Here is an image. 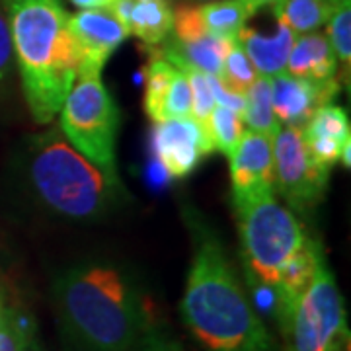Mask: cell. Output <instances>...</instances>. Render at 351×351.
Wrapping results in <instances>:
<instances>
[{"mask_svg": "<svg viewBox=\"0 0 351 351\" xmlns=\"http://www.w3.org/2000/svg\"><path fill=\"white\" fill-rule=\"evenodd\" d=\"M121 113L101 75H80L64 98L59 125L66 141L84 158L108 174L117 176L115 138Z\"/></svg>", "mask_w": 351, "mask_h": 351, "instance_id": "8992f818", "label": "cell"}, {"mask_svg": "<svg viewBox=\"0 0 351 351\" xmlns=\"http://www.w3.org/2000/svg\"><path fill=\"white\" fill-rule=\"evenodd\" d=\"M232 199H244L262 191L276 189L274 145L271 137L260 133H242L237 149L230 152Z\"/></svg>", "mask_w": 351, "mask_h": 351, "instance_id": "7c38bea8", "label": "cell"}, {"mask_svg": "<svg viewBox=\"0 0 351 351\" xmlns=\"http://www.w3.org/2000/svg\"><path fill=\"white\" fill-rule=\"evenodd\" d=\"M172 24V10L164 0L135 2L129 18V34L147 43V47H156L170 36Z\"/></svg>", "mask_w": 351, "mask_h": 351, "instance_id": "ac0fdd59", "label": "cell"}, {"mask_svg": "<svg viewBox=\"0 0 351 351\" xmlns=\"http://www.w3.org/2000/svg\"><path fill=\"white\" fill-rule=\"evenodd\" d=\"M221 78H223L226 88H230V90H234L239 94H246V90L258 78V73H256L254 64H252L246 51L242 49V45H240L239 41H234L230 45L228 53H226Z\"/></svg>", "mask_w": 351, "mask_h": 351, "instance_id": "d4e9b609", "label": "cell"}, {"mask_svg": "<svg viewBox=\"0 0 351 351\" xmlns=\"http://www.w3.org/2000/svg\"><path fill=\"white\" fill-rule=\"evenodd\" d=\"M8 27L32 117L51 123L78 78L80 53L63 0H6Z\"/></svg>", "mask_w": 351, "mask_h": 351, "instance_id": "3957f363", "label": "cell"}, {"mask_svg": "<svg viewBox=\"0 0 351 351\" xmlns=\"http://www.w3.org/2000/svg\"><path fill=\"white\" fill-rule=\"evenodd\" d=\"M293 41L295 34L283 24L277 25L274 36H262L258 29L246 25L239 34V43L246 51L256 73L265 78H274L276 75L285 73Z\"/></svg>", "mask_w": 351, "mask_h": 351, "instance_id": "2e32d148", "label": "cell"}, {"mask_svg": "<svg viewBox=\"0 0 351 351\" xmlns=\"http://www.w3.org/2000/svg\"><path fill=\"white\" fill-rule=\"evenodd\" d=\"M141 346H143V351H184L180 343L162 338L158 334H147L141 341Z\"/></svg>", "mask_w": 351, "mask_h": 351, "instance_id": "1f68e13d", "label": "cell"}, {"mask_svg": "<svg viewBox=\"0 0 351 351\" xmlns=\"http://www.w3.org/2000/svg\"><path fill=\"white\" fill-rule=\"evenodd\" d=\"M207 80H209V88H211V94H213L215 104L223 106L226 110H232L234 113L242 115L244 112V94H239L230 88H226V84L223 82V78L217 75H207Z\"/></svg>", "mask_w": 351, "mask_h": 351, "instance_id": "f546056e", "label": "cell"}, {"mask_svg": "<svg viewBox=\"0 0 351 351\" xmlns=\"http://www.w3.org/2000/svg\"><path fill=\"white\" fill-rule=\"evenodd\" d=\"M151 53V61L145 66V113L151 117L154 123L164 121V106H166V98L174 80L176 69L174 64L168 63L160 55V51L147 47Z\"/></svg>", "mask_w": 351, "mask_h": 351, "instance_id": "d6986e66", "label": "cell"}, {"mask_svg": "<svg viewBox=\"0 0 351 351\" xmlns=\"http://www.w3.org/2000/svg\"><path fill=\"white\" fill-rule=\"evenodd\" d=\"M244 112H242V121L250 127V131L274 137L279 131V121L276 119L274 106H271V80L260 76L254 80L246 94H244Z\"/></svg>", "mask_w": 351, "mask_h": 351, "instance_id": "ffe728a7", "label": "cell"}, {"mask_svg": "<svg viewBox=\"0 0 351 351\" xmlns=\"http://www.w3.org/2000/svg\"><path fill=\"white\" fill-rule=\"evenodd\" d=\"M69 27L80 53V75H101L104 64L129 36L112 10H82L69 18Z\"/></svg>", "mask_w": 351, "mask_h": 351, "instance_id": "8fae6325", "label": "cell"}, {"mask_svg": "<svg viewBox=\"0 0 351 351\" xmlns=\"http://www.w3.org/2000/svg\"><path fill=\"white\" fill-rule=\"evenodd\" d=\"M174 24H172V32L174 38L180 41H191V39L203 38L205 34H209L205 29L203 18H201V8L193 6V4H182L172 12Z\"/></svg>", "mask_w": 351, "mask_h": 351, "instance_id": "83f0119b", "label": "cell"}, {"mask_svg": "<svg viewBox=\"0 0 351 351\" xmlns=\"http://www.w3.org/2000/svg\"><path fill=\"white\" fill-rule=\"evenodd\" d=\"M324 263L326 260H324V252L320 248V244L311 237H306L301 248L283 265L277 279L276 291H274V313L281 324L287 320L293 304L301 297L302 291L311 285L316 271Z\"/></svg>", "mask_w": 351, "mask_h": 351, "instance_id": "5bb4252c", "label": "cell"}, {"mask_svg": "<svg viewBox=\"0 0 351 351\" xmlns=\"http://www.w3.org/2000/svg\"><path fill=\"white\" fill-rule=\"evenodd\" d=\"M276 186L295 211L308 213L324 197L330 168H324L308 154L301 129L279 127L271 137Z\"/></svg>", "mask_w": 351, "mask_h": 351, "instance_id": "ba28073f", "label": "cell"}, {"mask_svg": "<svg viewBox=\"0 0 351 351\" xmlns=\"http://www.w3.org/2000/svg\"><path fill=\"white\" fill-rule=\"evenodd\" d=\"M199 8L205 29L215 38L226 39V41L239 39V34L250 16L248 8L240 0H221V2L203 4Z\"/></svg>", "mask_w": 351, "mask_h": 351, "instance_id": "7402d4cb", "label": "cell"}, {"mask_svg": "<svg viewBox=\"0 0 351 351\" xmlns=\"http://www.w3.org/2000/svg\"><path fill=\"white\" fill-rule=\"evenodd\" d=\"M24 174L39 205L69 221H96L125 195L119 178L84 158L57 127L27 138Z\"/></svg>", "mask_w": 351, "mask_h": 351, "instance_id": "277c9868", "label": "cell"}, {"mask_svg": "<svg viewBox=\"0 0 351 351\" xmlns=\"http://www.w3.org/2000/svg\"><path fill=\"white\" fill-rule=\"evenodd\" d=\"M135 2H149V0H135Z\"/></svg>", "mask_w": 351, "mask_h": 351, "instance_id": "d590c367", "label": "cell"}, {"mask_svg": "<svg viewBox=\"0 0 351 351\" xmlns=\"http://www.w3.org/2000/svg\"><path fill=\"white\" fill-rule=\"evenodd\" d=\"M207 133L211 137L215 151L223 152L225 156H230V152L237 149L240 137L244 133L242 119L239 113L226 110L223 106H215L213 112L207 121Z\"/></svg>", "mask_w": 351, "mask_h": 351, "instance_id": "603a6c76", "label": "cell"}, {"mask_svg": "<svg viewBox=\"0 0 351 351\" xmlns=\"http://www.w3.org/2000/svg\"><path fill=\"white\" fill-rule=\"evenodd\" d=\"M193 226L182 320L207 351H276V343L209 228Z\"/></svg>", "mask_w": 351, "mask_h": 351, "instance_id": "7a4b0ae2", "label": "cell"}, {"mask_svg": "<svg viewBox=\"0 0 351 351\" xmlns=\"http://www.w3.org/2000/svg\"><path fill=\"white\" fill-rule=\"evenodd\" d=\"M308 154L324 168L339 162L343 149L351 145L350 117L339 106H322L301 131Z\"/></svg>", "mask_w": 351, "mask_h": 351, "instance_id": "4fadbf2b", "label": "cell"}, {"mask_svg": "<svg viewBox=\"0 0 351 351\" xmlns=\"http://www.w3.org/2000/svg\"><path fill=\"white\" fill-rule=\"evenodd\" d=\"M14 61L12 38H10V27H8V18L0 10V86L4 80L10 76Z\"/></svg>", "mask_w": 351, "mask_h": 351, "instance_id": "4dcf8cb0", "label": "cell"}, {"mask_svg": "<svg viewBox=\"0 0 351 351\" xmlns=\"http://www.w3.org/2000/svg\"><path fill=\"white\" fill-rule=\"evenodd\" d=\"M328 38L336 59L346 64L348 73L351 63V0H332Z\"/></svg>", "mask_w": 351, "mask_h": 351, "instance_id": "cb8c5ba5", "label": "cell"}, {"mask_svg": "<svg viewBox=\"0 0 351 351\" xmlns=\"http://www.w3.org/2000/svg\"><path fill=\"white\" fill-rule=\"evenodd\" d=\"M182 73L188 76L189 88H191V119L197 121L205 129V133H207L209 115H211L213 108L217 106L213 100V94H211V88H209L207 75L201 73V71H195V69H186Z\"/></svg>", "mask_w": 351, "mask_h": 351, "instance_id": "484cf974", "label": "cell"}, {"mask_svg": "<svg viewBox=\"0 0 351 351\" xmlns=\"http://www.w3.org/2000/svg\"><path fill=\"white\" fill-rule=\"evenodd\" d=\"M64 334L84 351H133L147 336V306L138 279L113 262H84L53 283Z\"/></svg>", "mask_w": 351, "mask_h": 351, "instance_id": "6da1fadb", "label": "cell"}, {"mask_svg": "<svg viewBox=\"0 0 351 351\" xmlns=\"http://www.w3.org/2000/svg\"><path fill=\"white\" fill-rule=\"evenodd\" d=\"M186 117H191V88H189L188 76L178 69L164 106V121L186 119Z\"/></svg>", "mask_w": 351, "mask_h": 351, "instance_id": "4316f807", "label": "cell"}, {"mask_svg": "<svg viewBox=\"0 0 351 351\" xmlns=\"http://www.w3.org/2000/svg\"><path fill=\"white\" fill-rule=\"evenodd\" d=\"M338 59L322 34H302L295 38L289 53L285 73L306 80H328L336 78Z\"/></svg>", "mask_w": 351, "mask_h": 351, "instance_id": "e0dca14e", "label": "cell"}, {"mask_svg": "<svg viewBox=\"0 0 351 351\" xmlns=\"http://www.w3.org/2000/svg\"><path fill=\"white\" fill-rule=\"evenodd\" d=\"M269 80L271 106L279 125L301 131L318 108L328 106L339 94L338 78L306 80L281 73Z\"/></svg>", "mask_w": 351, "mask_h": 351, "instance_id": "30bf717a", "label": "cell"}, {"mask_svg": "<svg viewBox=\"0 0 351 351\" xmlns=\"http://www.w3.org/2000/svg\"><path fill=\"white\" fill-rule=\"evenodd\" d=\"M71 2L82 10H112L117 0H71Z\"/></svg>", "mask_w": 351, "mask_h": 351, "instance_id": "d6a6232c", "label": "cell"}, {"mask_svg": "<svg viewBox=\"0 0 351 351\" xmlns=\"http://www.w3.org/2000/svg\"><path fill=\"white\" fill-rule=\"evenodd\" d=\"M24 351H43V350L39 348V346H38V343H36V341H32V338H29V339H27V341H25Z\"/></svg>", "mask_w": 351, "mask_h": 351, "instance_id": "e575fe53", "label": "cell"}, {"mask_svg": "<svg viewBox=\"0 0 351 351\" xmlns=\"http://www.w3.org/2000/svg\"><path fill=\"white\" fill-rule=\"evenodd\" d=\"M162 43V49H158L160 55L168 63L174 64L176 69L180 71L195 69L205 75L221 76L226 53L234 41H226V39L215 38L211 34H205L203 38L191 39V41H180L174 38Z\"/></svg>", "mask_w": 351, "mask_h": 351, "instance_id": "9a60e30c", "label": "cell"}, {"mask_svg": "<svg viewBox=\"0 0 351 351\" xmlns=\"http://www.w3.org/2000/svg\"><path fill=\"white\" fill-rule=\"evenodd\" d=\"M281 326L291 351H350L346 304L326 263L316 271Z\"/></svg>", "mask_w": 351, "mask_h": 351, "instance_id": "52a82bcc", "label": "cell"}, {"mask_svg": "<svg viewBox=\"0 0 351 351\" xmlns=\"http://www.w3.org/2000/svg\"><path fill=\"white\" fill-rule=\"evenodd\" d=\"M246 8H248V12L254 14L256 10H260V8H263V6H276L277 2H281V0H240Z\"/></svg>", "mask_w": 351, "mask_h": 351, "instance_id": "836d02e7", "label": "cell"}, {"mask_svg": "<svg viewBox=\"0 0 351 351\" xmlns=\"http://www.w3.org/2000/svg\"><path fill=\"white\" fill-rule=\"evenodd\" d=\"M232 201L248 281L274 295L283 265L301 248L306 234L297 217L277 203L274 191Z\"/></svg>", "mask_w": 351, "mask_h": 351, "instance_id": "5b68a950", "label": "cell"}, {"mask_svg": "<svg viewBox=\"0 0 351 351\" xmlns=\"http://www.w3.org/2000/svg\"><path fill=\"white\" fill-rule=\"evenodd\" d=\"M29 334L14 308H0V351H24Z\"/></svg>", "mask_w": 351, "mask_h": 351, "instance_id": "f1b7e54d", "label": "cell"}, {"mask_svg": "<svg viewBox=\"0 0 351 351\" xmlns=\"http://www.w3.org/2000/svg\"><path fill=\"white\" fill-rule=\"evenodd\" d=\"M152 141L166 174L176 180L191 174L203 156L215 152L209 135L191 117L156 123Z\"/></svg>", "mask_w": 351, "mask_h": 351, "instance_id": "9c48e42d", "label": "cell"}, {"mask_svg": "<svg viewBox=\"0 0 351 351\" xmlns=\"http://www.w3.org/2000/svg\"><path fill=\"white\" fill-rule=\"evenodd\" d=\"M332 12V0H281L274 6L277 22L293 34H311L326 24Z\"/></svg>", "mask_w": 351, "mask_h": 351, "instance_id": "44dd1931", "label": "cell"}]
</instances>
